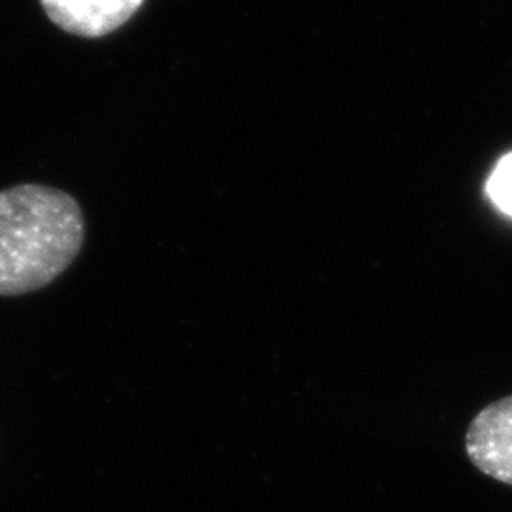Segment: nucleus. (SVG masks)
Returning <instances> with one entry per match:
<instances>
[{"label":"nucleus","mask_w":512,"mask_h":512,"mask_svg":"<svg viewBox=\"0 0 512 512\" xmlns=\"http://www.w3.org/2000/svg\"><path fill=\"white\" fill-rule=\"evenodd\" d=\"M61 29L78 37H103L128 21L145 0H40Z\"/></svg>","instance_id":"nucleus-3"},{"label":"nucleus","mask_w":512,"mask_h":512,"mask_svg":"<svg viewBox=\"0 0 512 512\" xmlns=\"http://www.w3.org/2000/svg\"><path fill=\"white\" fill-rule=\"evenodd\" d=\"M84 243V215L63 190L21 184L0 192V296L33 293L63 274Z\"/></svg>","instance_id":"nucleus-1"},{"label":"nucleus","mask_w":512,"mask_h":512,"mask_svg":"<svg viewBox=\"0 0 512 512\" xmlns=\"http://www.w3.org/2000/svg\"><path fill=\"white\" fill-rule=\"evenodd\" d=\"M488 194L503 213L512 217V154L505 156L495 167L488 181Z\"/></svg>","instance_id":"nucleus-4"},{"label":"nucleus","mask_w":512,"mask_h":512,"mask_svg":"<svg viewBox=\"0 0 512 512\" xmlns=\"http://www.w3.org/2000/svg\"><path fill=\"white\" fill-rule=\"evenodd\" d=\"M465 452L480 473L512 486V395L476 414L465 433Z\"/></svg>","instance_id":"nucleus-2"}]
</instances>
